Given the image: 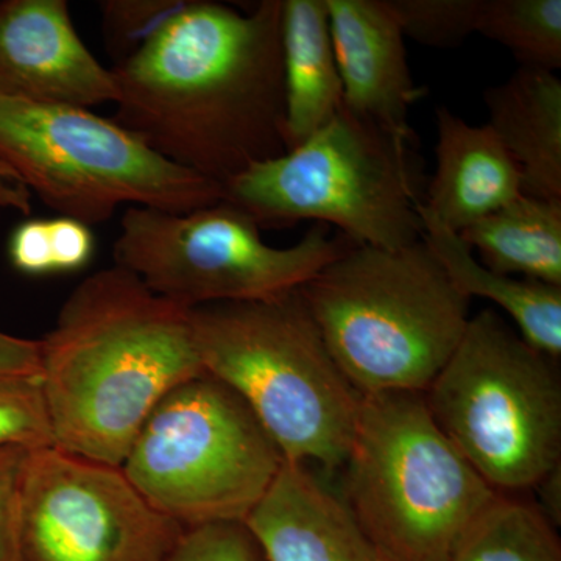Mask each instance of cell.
I'll list each match as a JSON object with an SVG mask.
<instances>
[{
  "instance_id": "cell-14",
  "label": "cell",
  "mask_w": 561,
  "mask_h": 561,
  "mask_svg": "<svg viewBox=\"0 0 561 561\" xmlns=\"http://www.w3.org/2000/svg\"><path fill=\"white\" fill-rule=\"evenodd\" d=\"M245 526L265 561H386L342 493L300 461H284Z\"/></svg>"
},
{
  "instance_id": "cell-16",
  "label": "cell",
  "mask_w": 561,
  "mask_h": 561,
  "mask_svg": "<svg viewBox=\"0 0 561 561\" xmlns=\"http://www.w3.org/2000/svg\"><path fill=\"white\" fill-rule=\"evenodd\" d=\"M489 127L518 165L523 194L561 202V80L522 66L483 94Z\"/></svg>"
},
{
  "instance_id": "cell-20",
  "label": "cell",
  "mask_w": 561,
  "mask_h": 561,
  "mask_svg": "<svg viewBox=\"0 0 561 561\" xmlns=\"http://www.w3.org/2000/svg\"><path fill=\"white\" fill-rule=\"evenodd\" d=\"M449 561H561V540L540 505L497 493L461 534Z\"/></svg>"
},
{
  "instance_id": "cell-17",
  "label": "cell",
  "mask_w": 561,
  "mask_h": 561,
  "mask_svg": "<svg viewBox=\"0 0 561 561\" xmlns=\"http://www.w3.org/2000/svg\"><path fill=\"white\" fill-rule=\"evenodd\" d=\"M280 39L289 151L324 127L343 106L327 0H283Z\"/></svg>"
},
{
  "instance_id": "cell-3",
  "label": "cell",
  "mask_w": 561,
  "mask_h": 561,
  "mask_svg": "<svg viewBox=\"0 0 561 561\" xmlns=\"http://www.w3.org/2000/svg\"><path fill=\"white\" fill-rule=\"evenodd\" d=\"M298 291L362 397L424 393L471 319V300L423 239L394 250L353 243Z\"/></svg>"
},
{
  "instance_id": "cell-22",
  "label": "cell",
  "mask_w": 561,
  "mask_h": 561,
  "mask_svg": "<svg viewBox=\"0 0 561 561\" xmlns=\"http://www.w3.org/2000/svg\"><path fill=\"white\" fill-rule=\"evenodd\" d=\"M404 38L438 49L478 33L485 0H389Z\"/></svg>"
},
{
  "instance_id": "cell-9",
  "label": "cell",
  "mask_w": 561,
  "mask_h": 561,
  "mask_svg": "<svg viewBox=\"0 0 561 561\" xmlns=\"http://www.w3.org/2000/svg\"><path fill=\"white\" fill-rule=\"evenodd\" d=\"M0 164L50 209L90 227L119 206L184 214L224 195L219 183L164 160L113 119L3 95Z\"/></svg>"
},
{
  "instance_id": "cell-30",
  "label": "cell",
  "mask_w": 561,
  "mask_h": 561,
  "mask_svg": "<svg viewBox=\"0 0 561 561\" xmlns=\"http://www.w3.org/2000/svg\"><path fill=\"white\" fill-rule=\"evenodd\" d=\"M0 206L20 210L21 214H31L32 192L18 179L16 173L0 164Z\"/></svg>"
},
{
  "instance_id": "cell-6",
  "label": "cell",
  "mask_w": 561,
  "mask_h": 561,
  "mask_svg": "<svg viewBox=\"0 0 561 561\" xmlns=\"http://www.w3.org/2000/svg\"><path fill=\"white\" fill-rule=\"evenodd\" d=\"M343 500L386 561H449L496 496L438 430L423 393L364 394Z\"/></svg>"
},
{
  "instance_id": "cell-12",
  "label": "cell",
  "mask_w": 561,
  "mask_h": 561,
  "mask_svg": "<svg viewBox=\"0 0 561 561\" xmlns=\"http://www.w3.org/2000/svg\"><path fill=\"white\" fill-rule=\"evenodd\" d=\"M0 95L91 110L116 103L117 84L84 46L66 0H2Z\"/></svg>"
},
{
  "instance_id": "cell-19",
  "label": "cell",
  "mask_w": 561,
  "mask_h": 561,
  "mask_svg": "<svg viewBox=\"0 0 561 561\" xmlns=\"http://www.w3.org/2000/svg\"><path fill=\"white\" fill-rule=\"evenodd\" d=\"M459 236L490 271L561 287V202L523 194Z\"/></svg>"
},
{
  "instance_id": "cell-11",
  "label": "cell",
  "mask_w": 561,
  "mask_h": 561,
  "mask_svg": "<svg viewBox=\"0 0 561 561\" xmlns=\"http://www.w3.org/2000/svg\"><path fill=\"white\" fill-rule=\"evenodd\" d=\"M183 531L121 467L57 446L28 453L18 511L20 561H164Z\"/></svg>"
},
{
  "instance_id": "cell-25",
  "label": "cell",
  "mask_w": 561,
  "mask_h": 561,
  "mask_svg": "<svg viewBox=\"0 0 561 561\" xmlns=\"http://www.w3.org/2000/svg\"><path fill=\"white\" fill-rule=\"evenodd\" d=\"M164 561H265L245 523H214L184 529Z\"/></svg>"
},
{
  "instance_id": "cell-21",
  "label": "cell",
  "mask_w": 561,
  "mask_h": 561,
  "mask_svg": "<svg viewBox=\"0 0 561 561\" xmlns=\"http://www.w3.org/2000/svg\"><path fill=\"white\" fill-rule=\"evenodd\" d=\"M478 33L526 68H561V0H485Z\"/></svg>"
},
{
  "instance_id": "cell-29",
  "label": "cell",
  "mask_w": 561,
  "mask_h": 561,
  "mask_svg": "<svg viewBox=\"0 0 561 561\" xmlns=\"http://www.w3.org/2000/svg\"><path fill=\"white\" fill-rule=\"evenodd\" d=\"M0 376H39V342L0 331Z\"/></svg>"
},
{
  "instance_id": "cell-26",
  "label": "cell",
  "mask_w": 561,
  "mask_h": 561,
  "mask_svg": "<svg viewBox=\"0 0 561 561\" xmlns=\"http://www.w3.org/2000/svg\"><path fill=\"white\" fill-rule=\"evenodd\" d=\"M28 453L18 446L0 449V561H20L18 511Z\"/></svg>"
},
{
  "instance_id": "cell-18",
  "label": "cell",
  "mask_w": 561,
  "mask_h": 561,
  "mask_svg": "<svg viewBox=\"0 0 561 561\" xmlns=\"http://www.w3.org/2000/svg\"><path fill=\"white\" fill-rule=\"evenodd\" d=\"M423 241L440 262L457 290L471 300L485 298L507 312L524 341L553 360L561 356V287L538 280L501 275L479 262L459 236L434 219L424 206Z\"/></svg>"
},
{
  "instance_id": "cell-7",
  "label": "cell",
  "mask_w": 561,
  "mask_h": 561,
  "mask_svg": "<svg viewBox=\"0 0 561 561\" xmlns=\"http://www.w3.org/2000/svg\"><path fill=\"white\" fill-rule=\"evenodd\" d=\"M557 362L483 309L423 393L438 430L496 493L537 489L560 467Z\"/></svg>"
},
{
  "instance_id": "cell-8",
  "label": "cell",
  "mask_w": 561,
  "mask_h": 561,
  "mask_svg": "<svg viewBox=\"0 0 561 561\" xmlns=\"http://www.w3.org/2000/svg\"><path fill=\"white\" fill-rule=\"evenodd\" d=\"M284 461L241 394L203 371L158 402L121 468L151 507L191 529L245 523Z\"/></svg>"
},
{
  "instance_id": "cell-15",
  "label": "cell",
  "mask_w": 561,
  "mask_h": 561,
  "mask_svg": "<svg viewBox=\"0 0 561 561\" xmlns=\"http://www.w3.org/2000/svg\"><path fill=\"white\" fill-rule=\"evenodd\" d=\"M437 135L423 206L443 227L463 231L523 195L518 165L489 125L476 127L440 106Z\"/></svg>"
},
{
  "instance_id": "cell-10",
  "label": "cell",
  "mask_w": 561,
  "mask_h": 561,
  "mask_svg": "<svg viewBox=\"0 0 561 561\" xmlns=\"http://www.w3.org/2000/svg\"><path fill=\"white\" fill-rule=\"evenodd\" d=\"M353 243L316 224L300 242L278 249L249 214L220 201L184 214L128 206L113 257L154 294L192 309L300 289Z\"/></svg>"
},
{
  "instance_id": "cell-31",
  "label": "cell",
  "mask_w": 561,
  "mask_h": 561,
  "mask_svg": "<svg viewBox=\"0 0 561 561\" xmlns=\"http://www.w3.org/2000/svg\"><path fill=\"white\" fill-rule=\"evenodd\" d=\"M2 209H3L2 206H0V210H2Z\"/></svg>"
},
{
  "instance_id": "cell-23",
  "label": "cell",
  "mask_w": 561,
  "mask_h": 561,
  "mask_svg": "<svg viewBox=\"0 0 561 561\" xmlns=\"http://www.w3.org/2000/svg\"><path fill=\"white\" fill-rule=\"evenodd\" d=\"M55 446L39 376H0V449Z\"/></svg>"
},
{
  "instance_id": "cell-13",
  "label": "cell",
  "mask_w": 561,
  "mask_h": 561,
  "mask_svg": "<svg viewBox=\"0 0 561 561\" xmlns=\"http://www.w3.org/2000/svg\"><path fill=\"white\" fill-rule=\"evenodd\" d=\"M343 106L390 135L419 144L411 108L413 83L404 35L389 0H327Z\"/></svg>"
},
{
  "instance_id": "cell-24",
  "label": "cell",
  "mask_w": 561,
  "mask_h": 561,
  "mask_svg": "<svg viewBox=\"0 0 561 561\" xmlns=\"http://www.w3.org/2000/svg\"><path fill=\"white\" fill-rule=\"evenodd\" d=\"M186 0H106L101 3L106 50L116 65L142 49ZM114 65V66H116Z\"/></svg>"
},
{
  "instance_id": "cell-2",
  "label": "cell",
  "mask_w": 561,
  "mask_h": 561,
  "mask_svg": "<svg viewBox=\"0 0 561 561\" xmlns=\"http://www.w3.org/2000/svg\"><path fill=\"white\" fill-rule=\"evenodd\" d=\"M203 371L190 309L116 264L81 280L39 341L55 446L113 467L158 402Z\"/></svg>"
},
{
  "instance_id": "cell-4",
  "label": "cell",
  "mask_w": 561,
  "mask_h": 561,
  "mask_svg": "<svg viewBox=\"0 0 561 561\" xmlns=\"http://www.w3.org/2000/svg\"><path fill=\"white\" fill-rule=\"evenodd\" d=\"M203 370L230 386L289 461L341 470L362 394L343 375L300 297L190 309Z\"/></svg>"
},
{
  "instance_id": "cell-5",
  "label": "cell",
  "mask_w": 561,
  "mask_h": 561,
  "mask_svg": "<svg viewBox=\"0 0 561 561\" xmlns=\"http://www.w3.org/2000/svg\"><path fill=\"white\" fill-rule=\"evenodd\" d=\"M415 149L342 106L300 146L224 184L221 201L260 228L313 220L357 245L402 249L424 231L426 181Z\"/></svg>"
},
{
  "instance_id": "cell-27",
  "label": "cell",
  "mask_w": 561,
  "mask_h": 561,
  "mask_svg": "<svg viewBox=\"0 0 561 561\" xmlns=\"http://www.w3.org/2000/svg\"><path fill=\"white\" fill-rule=\"evenodd\" d=\"M49 234L54 275L79 272L94 257L95 238L90 225L61 216L49 219Z\"/></svg>"
},
{
  "instance_id": "cell-28",
  "label": "cell",
  "mask_w": 561,
  "mask_h": 561,
  "mask_svg": "<svg viewBox=\"0 0 561 561\" xmlns=\"http://www.w3.org/2000/svg\"><path fill=\"white\" fill-rule=\"evenodd\" d=\"M11 264L28 276L54 275L49 219H28L14 228L9 242Z\"/></svg>"
},
{
  "instance_id": "cell-1",
  "label": "cell",
  "mask_w": 561,
  "mask_h": 561,
  "mask_svg": "<svg viewBox=\"0 0 561 561\" xmlns=\"http://www.w3.org/2000/svg\"><path fill=\"white\" fill-rule=\"evenodd\" d=\"M283 0L245 13L186 0L114 66L113 121L172 164L220 186L286 153Z\"/></svg>"
}]
</instances>
